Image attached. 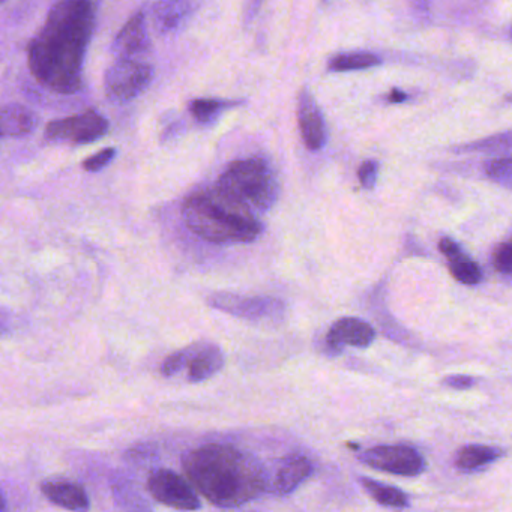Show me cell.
Here are the masks:
<instances>
[{
  "instance_id": "25",
  "label": "cell",
  "mask_w": 512,
  "mask_h": 512,
  "mask_svg": "<svg viewBox=\"0 0 512 512\" xmlns=\"http://www.w3.org/2000/svg\"><path fill=\"white\" fill-rule=\"evenodd\" d=\"M116 157V149L115 148H106L103 151L98 152V154L92 155L88 160L83 161V169L86 172H100L104 167L109 166L112 163L113 158Z\"/></svg>"
},
{
  "instance_id": "32",
  "label": "cell",
  "mask_w": 512,
  "mask_h": 512,
  "mask_svg": "<svg viewBox=\"0 0 512 512\" xmlns=\"http://www.w3.org/2000/svg\"><path fill=\"white\" fill-rule=\"evenodd\" d=\"M5 508H7V500H5L4 493L0 491V512H5Z\"/></svg>"
},
{
  "instance_id": "33",
  "label": "cell",
  "mask_w": 512,
  "mask_h": 512,
  "mask_svg": "<svg viewBox=\"0 0 512 512\" xmlns=\"http://www.w3.org/2000/svg\"><path fill=\"white\" fill-rule=\"evenodd\" d=\"M0 329H2V328H0Z\"/></svg>"
},
{
  "instance_id": "22",
  "label": "cell",
  "mask_w": 512,
  "mask_h": 512,
  "mask_svg": "<svg viewBox=\"0 0 512 512\" xmlns=\"http://www.w3.org/2000/svg\"><path fill=\"white\" fill-rule=\"evenodd\" d=\"M196 349L197 343H194L191 344V346L185 347V349L178 350V352L167 356V358L164 359L163 365H161V374L166 377H173L181 373V371L190 364Z\"/></svg>"
},
{
  "instance_id": "27",
  "label": "cell",
  "mask_w": 512,
  "mask_h": 512,
  "mask_svg": "<svg viewBox=\"0 0 512 512\" xmlns=\"http://www.w3.org/2000/svg\"><path fill=\"white\" fill-rule=\"evenodd\" d=\"M377 173H379V164H377V161L368 160L359 167L358 178L365 190L374 188L377 182Z\"/></svg>"
},
{
  "instance_id": "7",
  "label": "cell",
  "mask_w": 512,
  "mask_h": 512,
  "mask_svg": "<svg viewBox=\"0 0 512 512\" xmlns=\"http://www.w3.org/2000/svg\"><path fill=\"white\" fill-rule=\"evenodd\" d=\"M208 304L215 310L256 323L283 319L286 310L280 299L245 298L233 293H214L209 296Z\"/></svg>"
},
{
  "instance_id": "17",
  "label": "cell",
  "mask_w": 512,
  "mask_h": 512,
  "mask_svg": "<svg viewBox=\"0 0 512 512\" xmlns=\"http://www.w3.org/2000/svg\"><path fill=\"white\" fill-rule=\"evenodd\" d=\"M505 451L500 448L488 445H466L461 446L455 454L454 464L461 472H475L494 461L500 460Z\"/></svg>"
},
{
  "instance_id": "14",
  "label": "cell",
  "mask_w": 512,
  "mask_h": 512,
  "mask_svg": "<svg viewBox=\"0 0 512 512\" xmlns=\"http://www.w3.org/2000/svg\"><path fill=\"white\" fill-rule=\"evenodd\" d=\"M41 493L61 508L73 512H88L91 508V499L85 488L76 481L58 478L47 479L41 484Z\"/></svg>"
},
{
  "instance_id": "5",
  "label": "cell",
  "mask_w": 512,
  "mask_h": 512,
  "mask_svg": "<svg viewBox=\"0 0 512 512\" xmlns=\"http://www.w3.org/2000/svg\"><path fill=\"white\" fill-rule=\"evenodd\" d=\"M154 79V68L148 62L116 61L104 77L107 98L116 104H125L142 95Z\"/></svg>"
},
{
  "instance_id": "6",
  "label": "cell",
  "mask_w": 512,
  "mask_h": 512,
  "mask_svg": "<svg viewBox=\"0 0 512 512\" xmlns=\"http://www.w3.org/2000/svg\"><path fill=\"white\" fill-rule=\"evenodd\" d=\"M365 466L398 476H419L427 469L421 452L407 445H379L358 455Z\"/></svg>"
},
{
  "instance_id": "26",
  "label": "cell",
  "mask_w": 512,
  "mask_h": 512,
  "mask_svg": "<svg viewBox=\"0 0 512 512\" xmlns=\"http://www.w3.org/2000/svg\"><path fill=\"white\" fill-rule=\"evenodd\" d=\"M494 268L503 275L511 274L512 269V248L509 242L500 244L494 251Z\"/></svg>"
},
{
  "instance_id": "29",
  "label": "cell",
  "mask_w": 512,
  "mask_h": 512,
  "mask_svg": "<svg viewBox=\"0 0 512 512\" xmlns=\"http://www.w3.org/2000/svg\"><path fill=\"white\" fill-rule=\"evenodd\" d=\"M442 383L448 388L466 391L476 385V379L472 376H464V374H452V376H446Z\"/></svg>"
},
{
  "instance_id": "11",
  "label": "cell",
  "mask_w": 512,
  "mask_h": 512,
  "mask_svg": "<svg viewBox=\"0 0 512 512\" xmlns=\"http://www.w3.org/2000/svg\"><path fill=\"white\" fill-rule=\"evenodd\" d=\"M376 340V331L370 323L358 317L337 320L326 335V344L332 352L340 353L346 346L367 349Z\"/></svg>"
},
{
  "instance_id": "20",
  "label": "cell",
  "mask_w": 512,
  "mask_h": 512,
  "mask_svg": "<svg viewBox=\"0 0 512 512\" xmlns=\"http://www.w3.org/2000/svg\"><path fill=\"white\" fill-rule=\"evenodd\" d=\"M449 271L454 275L455 280L466 286H476L482 281L481 268L467 256H461L460 259L449 262Z\"/></svg>"
},
{
  "instance_id": "4",
  "label": "cell",
  "mask_w": 512,
  "mask_h": 512,
  "mask_svg": "<svg viewBox=\"0 0 512 512\" xmlns=\"http://www.w3.org/2000/svg\"><path fill=\"white\" fill-rule=\"evenodd\" d=\"M215 188L253 212L269 211L280 193L274 173L257 157L230 164Z\"/></svg>"
},
{
  "instance_id": "19",
  "label": "cell",
  "mask_w": 512,
  "mask_h": 512,
  "mask_svg": "<svg viewBox=\"0 0 512 512\" xmlns=\"http://www.w3.org/2000/svg\"><path fill=\"white\" fill-rule=\"evenodd\" d=\"M380 59L371 53H346V55L335 56L329 62V70L332 71H353L367 70V68L377 67Z\"/></svg>"
},
{
  "instance_id": "1",
  "label": "cell",
  "mask_w": 512,
  "mask_h": 512,
  "mask_svg": "<svg viewBox=\"0 0 512 512\" xmlns=\"http://www.w3.org/2000/svg\"><path fill=\"white\" fill-rule=\"evenodd\" d=\"M97 5L62 0L49 11L43 29L29 46V68L38 82L58 94L83 86V62L97 22Z\"/></svg>"
},
{
  "instance_id": "31",
  "label": "cell",
  "mask_w": 512,
  "mask_h": 512,
  "mask_svg": "<svg viewBox=\"0 0 512 512\" xmlns=\"http://www.w3.org/2000/svg\"><path fill=\"white\" fill-rule=\"evenodd\" d=\"M406 94H403V92L398 91V89H394V91L391 92V97H389V101L391 103H401V101L406 100Z\"/></svg>"
},
{
  "instance_id": "3",
  "label": "cell",
  "mask_w": 512,
  "mask_h": 512,
  "mask_svg": "<svg viewBox=\"0 0 512 512\" xmlns=\"http://www.w3.org/2000/svg\"><path fill=\"white\" fill-rule=\"evenodd\" d=\"M182 215L191 232L214 244H247L256 241L263 232L253 211L217 188L187 199Z\"/></svg>"
},
{
  "instance_id": "24",
  "label": "cell",
  "mask_w": 512,
  "mask_h": 512,
  "mask_svg": "<svg viewBox=\"0 0 512 512\" xmlns=\"http://www.w3.org/2000/svg\"><path fill=\"white\" fill-rule=\"evenodd\" d=\"M487 175L490 176L493 181L503 182V184L509 185L512 178L511 157H500L490 161V164H487Z\"/></svg>"
},
{
  "instance_id": "21",
  "label": "cell",
  "mask_w": 512,
  "mask_h": 512,
  "mask_svg": "<svg viewBox=\"0 0 512 512\" xmlns=\"http://www.w3.org/2000/svg\"><path fill=\"white\" fill-rule=\"evenodd\" d=\"M188 4H160L157 5V11H155V22H157V28L161 31L166 32L170 29L178 26V23L184 19L187 14Z\"/></svg>"
},
{
  "instance_id": "13",
  "label": "cell",
  "mask_w": 512,
  "mask_h": 512,
  "mask_svg": "<svg viewBox=\"0 0 512 512\" xmlns=\"http://www.w3.org/2000/svg\"><path fill=\"white\" fill-rule=\"evenodd\" d=\"M298 107L302 140L310 151H320L328 142V130L322 110L308 89L302 91Z\"/></svg>"
},
{
  "instance_id": "28",
  "label": "cell",
  "mask_w": 512,
  "mask_h": 512,
  "mask_svg": "<svg viewBox=\"0 0 512 512\" xmlns=\"http://www.w3.org/2000/svg\"><path fill=\"white\" fill-rule=\"evenodd\" d=\"M511 145V134L505 133L500 136L491 137V139L482 140V142L473 143L472 146H466L463 151H481V149L509 148Z\"/></svg>"
},
{
  "instance_id": "18",
  "label": "cell",
  "mask_w": 512,
  "mask_h": 512,
  "mask_svg": "<svg viewBox=\"0 0 512 512\" xmlns=\"http://www.w3.org/2000/svg\"><path fill=\"white\" fill-rule=\"evenodd\" d=\"M359 484L368 496L373 497L374 502L385 508L404 509L409 506V496L394 485L383 484L367 476L359 478Z\"/></svg>"
},
{
  "instance_id": "2",
  "label": "cell",
  "mask_w": 512,
  "mask_h": 512,
  "mask_svg": "<svg viewBox=\"0 0 512 512\" xmlns=\"http://www.w3.org/2000/svg\"><path fill=\"white\" fill-rule=\"evenodd\" d=\"M182 469L191 487L218 508L247 505L269 488L268 473L259 458L223 443L185 452Z\"/></svg>"
},
{
  "instance_id": "12",
  "label": "cell",
  "mask_w": 512,
  "mask_h": 512,
  "mask_svg": "<svg viewBox=\"0 0 512 512\" xmlns=\"http://www.w3.org/2000/svg\"><path fill=\"white\" fill-rule=\"evenodd\" d=\"M314 473V464L307 455L289 454L281 458L274 478L269 481L268 490L277 496H287L298 490Z\"/></svg>"
},
{
  "instance_id": "15",
  "label": "cell",
  "mask_w": 512,
  "mask_h": 512,
  "mask_svg": "<svg viewBox=\"0 0 512 512\" xmlns=\"http://www.w3.org/2000/svg\"><path fill=\"white\" fill-rule=\"evenodd\" d=\"M224 353L220 346L212 343H197L196 352L188 364V380L191 383L205 382L224 367Z\"/></svg>"
},
{
  "instance_id": "30",
  "label": "cell",
  "mask_w": 512,
  "mask_h": 512,
  "mask_svg": "<svg viewBox=\"0 0 512 512\" xmlns=\"http://www.w3.org/2000/svg\"><path fill=\"white\" fill-rule=\"evenodd\" d=\"M439 250L440 253H442L443 256H445L446 259L449 260V262H452V260L460 259L461 256H464L463 250H461L460 245H458L457 242L452 241V239L449 238L440 239Z\"/></svg>"
},
{
  "instance_id": "23",
  "label": "cell",
  "mask_w": 512,
  "mask_h": 512,
  "mask_svg": "<svg viewBox=\"0 0 512 512\" xmlns=\"http://www.w3.org/2000/svg\"><path fill=\"white\" fill-rule=\"evenodd\" d=\"M226 107L224 101L218 100H194L190 104V112L199 122H211L220 115L221 110Z\"/></svg>"
},
{
  "instance_id": "8",
  "label": "cell",
  "mask_w": 512,
  "mask_h": 512,
  "mask_svg": "<svg viewBox=\"0 0 512 512\" xmlns=\"http://www.w3.org/2000/svg\"><path fill=\"white\" fill-rule=\"evenodd\" d=\"M148 491L157 502L178 511H197L202 508L199 494L190 482L170 469L154 470L148 478Z\"/></svg>"
},
{
  "instance_id": "9",
  "label": "cell",
  "mask_w": 512,
  "mask_h": 512,
  "mask_svg": "<svg viewBox=\"0 0 512 512\" xmlns=\"http://www.w3.org/2000/svg\"><path fill=\"white\" fill-rule=\"evenodd\" d=\"M109 121L95 110L58 119L46 127V139L52 142L89 143L106 136Z\"/></svg>"
},
{
  "instance_id": "10",
  "label": "cell",
  "mask_w": 512,
  "mask_h": 512,
  "mask_svg": "<svg viewBox=\"0 0 512 512\" xmlns=\"http://www.w3.org/2000/svg\"><path fill=\"white\" fill-rule=\"evenodd\" d=\"M149 49H151V40L146 28L145 13L139 11L116 35L112 44V53L116 56V61H124V59L140 61L139 56L146 55Z\"/></svg>"
},
{
  "instance_id": "16",
  "label": "cell",
  "mask_w": 512,
  "mask_h": 512,
  "mask_svg": "<svg viewBox=\"0 0 512 512\" xmlns=\"http://www.w3.org/2000/svg\"><path fill=\"white\" fill-rule=\"evenodd\" d=\"M37 127L38 116L22 104H10L0 110V136H28Z\"/></svg>"
}]
</instances>
